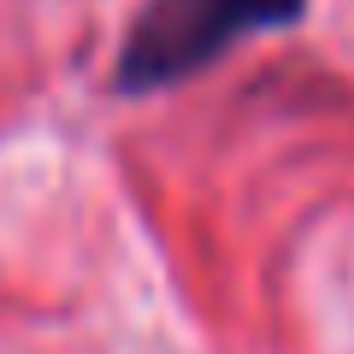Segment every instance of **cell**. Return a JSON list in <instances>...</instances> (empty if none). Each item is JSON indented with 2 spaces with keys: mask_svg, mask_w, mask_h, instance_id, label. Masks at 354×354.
<instances>
[{
  "mask_svg": "<svg viewBox=\"0 0 354 354\" xmlns=\"http://www.w3.org/2000/svg\"><path fill=\"white\" fill-rule=\"evenodd\" d=\"M301 6L307 0H153L124 41L118 83L124 88L177 83V77L201 71L207 59H218L248 30H278L301 18Z\"/></svg>",
  "mask_w": 354,
  "mask_h": 354,
  "instance_id": "6da1fadb",
  "label": "cell"
}]
</instances>
